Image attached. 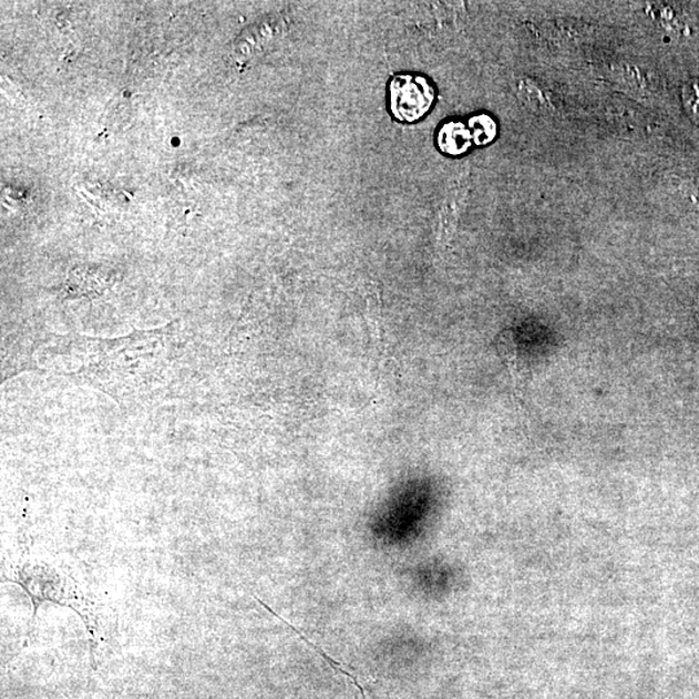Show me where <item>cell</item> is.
Here are the masks:
<instances>
[{
  "label": "cell",
  "mask_w": 699,
  "mask_h": 699,
  "mask_svg": "<svg viewBox=\"0 0 699 699\" xmlns=\"http://www.w3.org/2000/svg\"><path fill=\"white\" fill-rule=\"evenodd\" d=\"M473 144V137L463 122L450 121L441 127L438 133V145L442 152L450 156H460L470 151Z\"/></svg>",
  "instance_id": "277c9868"
},
{
  "label": "cell",
  "mask_w": 699,
  "mask_h": 699,
  "mask_svg": "<svg viewBox=\"0 0 699 699\" xmlns=\"http://www.w3.org/2000/svg\"><path fill=\"white\" fill-rule=\"evenodd\" d=\"M470 132L475 145H487L495 141L497 135L496 122L491 115L481 113L470 120Z\"/></svg>",
  "instance_id": "5b68a950"
},
{
  "label": "cell",
  "mask_w": 699,
  "mask_h": 699,
  "mask_svg": "<svg viewBox=\"0 0 699 699\" xmlns=\"http://www.w3.org/2000/svg\"><path fill=\"white\" fill-rule=\"evenodd\" d=\"M683 105L699 125V81H690L682 91Z\"/></svg>",
  "instance_id": "8992f818"
},
{
  "label": "cell",
  "mask_w": 699,
  "mask_h": 699,
  "mask_svg": "<svg viewBox=\"0 0 699 699\" xmlns=\"http://www.w3.org/2000/svg\"><path fill=\"white\" fill-rule=\"evenodd\" d=\"M4 578V580L24 588L29 597L32 598V625L35 624L38 609L45 602L68 606V608L79 613L89 629L91 650H94L95 643H97L95 609L92 608L73 578H69L55 566L37 559H21V563L14 566L13 574L6 575Z\"/></svg>",
  "instance_id": "7a4b0ae2"
},
{
  "label": "cell",
  "mask_w": 699,
  "mask_h": 699,
  "mask_svg": "<svg viewBox=\"0 0 699 699\" xmlns=\"http://www.w3.org/2000/svg\"><path fill=\"white\" fill-rule=\"evenodd\" d=\"M390 110L398 120L414 122L424 117L434 103V89L424 76L402 74L390 83Z\"/></svg>",
  "instance_id": "3957f363"
},
{
  "label": "cell",
  "mask_w": 699,
  "mask_h": 699,
  "mask_svg": "<svg viewBox=\"0 0 699 699\" xmlns=\"http://www.w3.org/2000/svg\"><path fill=\"white\" fill-rule=\"evenodd\" d=\"M179 327L135 330L117 338L74 336L75 370L68 378L103 391L119 404L150 399L168 381Z\"/></svg>",
  "instance_id": "6da1fadb"
}]
</instances>
